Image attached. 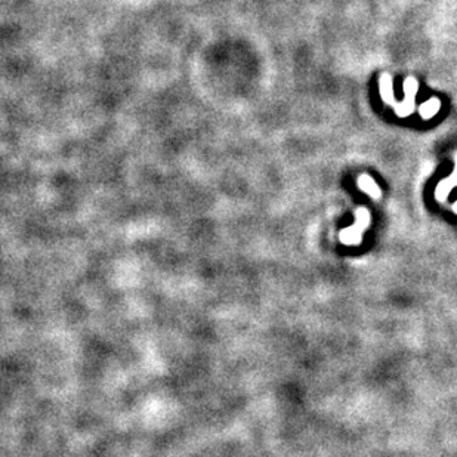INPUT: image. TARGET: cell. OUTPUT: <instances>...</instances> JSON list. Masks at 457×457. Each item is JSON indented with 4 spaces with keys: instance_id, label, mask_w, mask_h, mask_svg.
Segmentation results:
<instances>
[{
    "instance_id": "obj_1",
    "label": "cell",
    "mask_w": 457,
    "mask_h": 457,
    "mask_svg": "<svg viewBox=\"0 0 457 457\" xmlns=\"http://www.w3.org/2000/svg\"><path fill=\"white\" fill-rule=\"evenodd\" d=\"M370 213L365 207H360L357 211V222L354 226L348 228V230L341 233V240L345 242L346 244H359L361 242L363 231L365 228L370 226Z\"/></svg>"
},
{
    "instance_id": "obj_2",
    "label": "cell",
    "mask_w": 457,
    "mask_h": 457,
    "mask_svg": "<svg viewBox=\"0 0 457 457\" xmlns=\"http://www.w3.org/2000/svg\"><path fill=\"white\" fill-rule=\"evenodd\" d=\"M417 89H419V83L414 77H407L404 82V99L401 103H396L394 105L395 114L398 117H409L416 108V95Z\"/></svg>"
},
{
    "instance_id": "obj_3",
    "label": "cell",
    "mask_w": 457,
    "mask_h": 457,
    "mask_svg": "<svg viewBox=\"0 0 457 457\" xmlns=\"http://www.w3.org/2000/svg\"><path fill=\"white\" fill-rule=\"evenodd\" d=\"M456 185H457V154H456V167H454L453 175L447 178V180H444V181L438 185V188H436V191H435L436 200L445 202L447 195L450 194V191L453 190V188H454ZM454 212L457 213V203L454 204Z\"/></svg>"
},
{
    "instance_id": "obj_4",
    "label": "cell",
    "mask_w": 457,
    "mask_h": 457,
    "mask_svg": "<svg viewBox=\"0 0 457 457\" xmlns=\"http://www.w3.org/2000/svg\"><path fill=\"white\" fill-rule=\"evenodd\" d=\"M379 83H381V96H382V99L388 105L394 107L396 104V101H395V98H394L392 77L388 73H385V74H382Z\"/></svg>"
},
{
    "instance_id": "obj_5",
    "label": "cell",
    "mask_w": 457,
    "mask_h": 457,
    "mask_svg": "<svg viewBox=\"0 0 457 457\" xmlns=\"http://www.w3.org/2000/svg\"><path fill=\"white\" fill-rule=\"evenodd\" d=\"M359 185H360V188H361V190L364 193H367V194H369L373 198V200H379V198L382 197L381 188L377 187V184L374 182V180H373L372 176L361 175L359 178Z\"/></svg>"
},
{
    "instance_id": "obj_6",
    "label": "cell",
    "mask_w": 457,
    "mask_h": 457,
    "mask_svg": "<svg viewBox=\"0 0 457 457\" xmlns=\"http://www.w3.org/2000/svg\"><path fill=\"white\" fill-rule=\"evenodd\" d=\"M441 110V101L438 98H431L429 101L423 103L419 107V114L423 118V120H429L436 113Z\"/></svg>"
}]
</instances>
